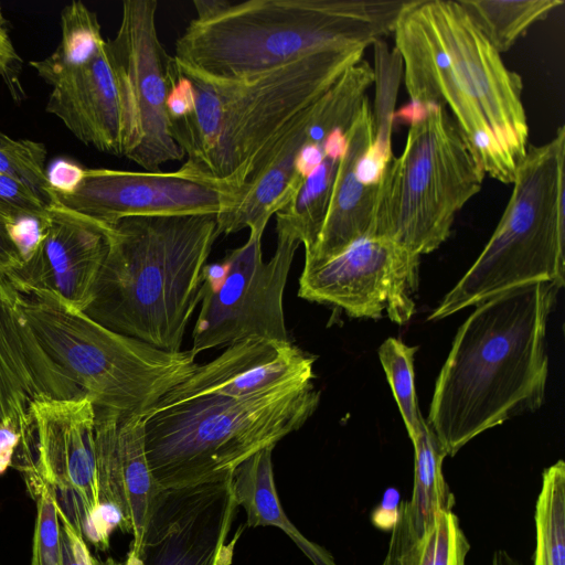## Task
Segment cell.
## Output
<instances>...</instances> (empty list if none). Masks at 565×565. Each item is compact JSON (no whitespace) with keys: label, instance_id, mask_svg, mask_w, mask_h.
Listing matches in <instances>:
<instances>
[{"label":"cell","instance_id":"cell-1","mask_svg":"<svg viewBox=\"0 0 565 565\" xmlns=\"http://www.w3.org/2000/svg\"><path fill=\"white\" fill-rule=\"evenodd\" d=\"M393 34L411 103L448 107L484 175L511 184L530 146L522 77L459 1L408 0Z\"/></svg>","mask_w":565,"mask_h":565},{"label":"cell","instance_id":"cell-2","mask_svg":"<svg viewBox=\"0 0 565 565\" xmlns=\"http://www.w3.org/2000/svg\"><path fill=\"white\" fill-rule=\"evenodd\" d=\"M559 289L551 282L515 287L476 306L459 327L426 420L447 456L542 406L548 375L546 327Z\"/></svg>","mask_w":565,"mask_h":565},{"label":"cell","instance_id":"cell-3","mask_svg":"<svg viewBox=\"0 0 565 565\" xmlns=\"http://www.w3.org/2000/svg\"><path fill=\"white\" fill-rule=\"evenodd\" d=\"M365 49L326 50L233 79L177 63L194 90L193 111L171 120L172 137L186 157L178 170L220 189L224 205L246 184L258 159L294 118L362 61Z\"/></svg>","mask_w":565,"mask_h":565},{"label":"cell","instance_id":"cell-4","mask_svg":"<svg viewBox=\"0 0 565 565\" xmlns=\"http://www.w3.org/2000/svg\"><path fill=\"white\" fill-rule=\"evenodd\" d=\"M407 2L194 0L174 58L212 77H249L321 51L375 44L393 33Z\"/></svg>","mask_w":565,"mask_h":565},{"label":"cell","instance_id":"cell-5","mask_svg":"<svg viewBox=\"0 0 565 565\" xmlns=\"http://www.w3.org/2000/svg\"><path fill=\"white\" fill-rule=\"evenodd\" d=\"M218 236L216 214L119 220L109 226L108 250L83 312L115 332L181 351Z\"/></svg>","mask_w":565,"mask_h":565},{"label":"cell","instance_id":"cell-6","mask_svg":"<svg viewBox=\"0 0 565 565\" xmlns=\"http://www.w3.org/2000/svg\"><path fill=\"white\" fill-rule=\"evenodd\" d=\"M313 382L248 396L205 395L145 416V444L160 489L218 482L246 459L298 430L316 412Z\"/></svg>","mask_w":565,"mask_h":565},{"label":"cell","instance_id":"cell-7","mask_svg":"<svg viewBox=\"0 0 565 565\" xmlns=\"http://www.w3.org/2000/svg\"><path fill=\"white\" fill-rule=\"evenodd\" d=\"M511 184V196L490 239L428 321L527 284L564 286V126L550 141L527 147Z\"/></svg>","mask_w":565,"mask_h":565},{"label":"cell","instance_id":"cell-8","mask_svg":"<svg viewBox=\"0 0 565 565\" xmlns=\"http://www.w3.org/2000/svg\"><path fill=\"white\" fill-rule=\"evenodd\" d=\"M399 116L408 120V134L380 179L370 236L420 256L448 239L486 175L445 106L411 103Z\"/></svg>","mask_w":565,"mask_h":565},{"label":"cell","instance_id":"cell-9","mask_svg":"<svg viewBox=\"0 0 565 565\" xmlns=\"http://www.w3.org/2000/svg\"><path fill=\"white\" fill-rule=\"evenodd\" d=\"M20 295L44 351L96 408L146 416L198 366L190 350H161L115 332L52 296Z\"/></svg>","mask_w":565,"mask_h":565},{"label":"cell","instance_id":"cell-10","mask_svg":"<svg viewBox=\"0 0 565 565\" xmlns=\"http://www.w3.org/2000/svg\"><path fill=\"white\" fill-rule=\"evenodd\" d=\"M276 232V248L268 262L263 258L264 231L249 230L244 245L230 250L222 263L204 266L201 309L190 349L194 356L249 338L289 341L282 297L301 242L277 220Z\"/></svg>","mask_w":565,"mask_h":565},{"label":"cell","instance_id":"cell-11","mask_svg":"<svg viewBox=\"0 0 565 565\" xmlns=\"http://www.w3.org/2000/svg\"><path fill=\"white\" fill-rule=\"evenodd\" d=\"M157 11V0H125L118 31L106 40L120 95L122 157L149 172L184 158L167 110L177 62L159 39Z\"/></svg>","mask_w":565,"mask_h":565},{"label":"cell","instance_id":"cell-12","mask_svg":"<svg viewBox=\"0 0 565 565\" xmlns=\"http://www.w3.org/2000/svg\"><path fill=\"white\" fill-rule=\"evenodd\" d=\"M420 256L381 237H364L326 263L302 270L298 296L339 307L353 318L386 312L403 324L415 312Z\"/></svg>","mask_w":565,"mask_h":565},{"label":"cell","instance_id":"cell-13","mask_svg":"<svg viewBox=\"0 0 565 565\" xmlns=\"http://www.w3.org/2000/svg\"><path fill=\"white\" fill-rule=\"evenodd\" d=\"M33 467L23 476L34 499L49 486L73 526L83 531L98 507L96 407L87 394L32 404Z\"/></svg>","mask_w":565,"mask_h":565},{"label":"cell","instance_id":"cell-14","mask_svg":"<svg viewBox=\"0 0 565 565\" xmlns=\"http://www.w3.org/2000/svg\"><path fill=\"white\" fill-rule=\"evenodd\" d=\"M232 477L160 489L141 543L124 565H231L241 531L227 542L237 511Z\"/></svg>","mask_w":565,"mask_h":565},{"label":"cell","instance_id":"cell-15","mask_svg":"<svg viewBox=\"0 0 565 565\" xmlns=\"http://www.w3.org/2000/svg\"><path fill=\"white\" fill-rule=\"evenodd\" d=\"M85 394L44 351L21 308V295L0 275V427L20 434L13 466L33 461L31 406Z\"/></svg>","mask_w":565,"mask_h":565},{"label":"cell","instance_id":"cell-16","mask_svg":"<svg viewBox=\"0 0 565 565\" xmlns=\"http://www.w3.org/2000/svg\"><path fill=\"white\" fill-rule=\"evenodd\" d=\"M64 207L110 226L127 216L217 214L223 192L212 184L174 172L85 169L77 188L55 194Z\"/></svg>","mask_w":565,"mask_h":565},{"label":"cell","instance_id":"cell-17","mask_svg":"<svg viewBox=\"0 0 565 565\" xmlns=\"http://www.w3.org/2000/svg\"><path fill=\"white\" fill-rule=\"evenodd\" d=\"M109 226L56 201L31 256L4 276L22 295L44 294L84 311L108 250Z\"/></svg>","mask_w":565,"mask_h":565},{"label":"cell","instance_id":"cell-18","mask_svg":"<svg viewBox=\"0 0 565 565\" xmlns=\"http://www.w3.org/2000/svg\"><path fill=\"white\" fill-rule=\"evenodd\" d=\"M313 363L290 341L249 338L198 364L154 408L205 395L248 397L305 384L315 377Z\"/></svg>","mask_w":565,"mask_h":565},{"label":"cell","instance_id":"cell-19","mask_svg":"<svg viewBox=\"0 0 565 565\" xmlns=\"http://www.w3.org/2000/svg\"><path fill=\"white\" fill-rule=\"evenodd\" d=\"M374 139V118L369 98L363 102L347 132V148L334 179L326 218L303 269H312L371 234L377 184L366 185L358 164Z\"/></svg>","mask_w":565,"mask_h":565},{"label":"cell","instance_id":"cell-20","mask_svg":"<svg viewBox=\"0 0 565 565\" xmlns=\"http://www.w3.org/2000/svg\"><path fill=\"white\" fill-rule=\"evenodd\" d=\"M52 87L47 113L83 143L122 157L120 95L106 43L89 64L66 74Z\"/></svg>","mask_w":565,"mask_h":565},{"label":"cell","instance_id":"cell-21","mask_svg":"<svg viewBox=\"0 0 565 565\" xmlns=\"http://www.w3.org/2000/svg\"><path fill=\"white\" fill-rule=\"evenodd\" d=\"M95 435L106 447L128 503L134 536L129 555L140 546L157 486L147 458L145 416L96 408Z\"/></svg>","mask_w":565,"mask_h":565},{"label":"cell","instance_id":"cell-22","mask_svg":"<svg viewBox=\"0 0 565 565\" xmlns=\"http://www.w3.org/2000/svg\"><path fill=\"white\" fill-rule=\"evenodd\" d=\"M274 448L266 447L254 454L232 473L234 498L246 512L247 526H276L289 536L312 565H337L332 554L308 540L284 511L274 479Z\"/></svg>","mask_w":565,"mask_h":565},{"label":"cell","instance_id":"cell-23","mask_svg":"<svg viewBox=\"0 0 565 565\" xmlns=\"http://www.w3.org/2000/svg\"><path fill=\"white\" fill-rule=\"evenodd\" d=\"M351 124L333 129L324 141V158L320 166L303 181L295 199L276 220L287 224L310 254L320 235L340 161L347 148V132Z\"/></svg>","mask_w":565,"mask_h":565},{"label":"cell","instance_id":"cell-24","mask_svg":"<svg viewBox=\"0 0 565 565\" xmlns=\"http://www.w3.org/2000/svg\"><path fill=\"white\" fill-rule=\"evenodd\" d=\"M411 440L414 446V484L407 507L413 527L420 537L438 513L452 511L455 497L443 472L447 452L426 420Z\"/></svg>","mask_w":565,"mask_h":565},{"label":"cell","instance_id":"cell-25","mask_svg":"<svg viewBox=\"0 0 565 565\" xmlns=\"http://www.w3.org/2000/svg\"><path fill=\"white\" fill-rule=\"evenodd\" d=\"M61 31L56 50L43 60L30 62L38 75L51 86L66 74L89 64L106 43L97 14L82 1H73L63 8Z\"/></svg>","mask_w":565,"mask_h":565},{"label":"cell","instance_id":"cell-26","mask_svg":"<svg viewBox=\"0 0 565 565\" xmlns=\"http://www.w3.org/2000/svg\"><path fill=\"white\" fill-rule=\"evenodd\" d=\"M492 47L502 54L563 0H458Z\"/></svg>","mask_w":565,"mask_h":565},{"label":"cell","instance_id":"cell-27","mask_svg":"<svg viewBox=\"0 0 565 565\" xmlns=\"http://www.w3.org/2000/svg\"><path fill=\"white\" fill-rule=\"evenodd\" d=\"M536 544L533 565H565V463L543 471L535 504Z\"/></svg>","mask_w":565,"mask_h":565},{"label":"cell","instance_id":"cell-28","mask_svg":"<svg viewBox=\"0 0 565 565\" xmlns=\"http://www.w3.org/2000/svg\"><path fill=\"white\" fill-rule=\"evenodd\" d=\"M417 347H409L396 338H387L379 348V359L412 439L419 430L424 418L420 415L414 361Z\"/></svg>","mask_w":565,"mask_h":565},{"label":"cell","instance_id":"cell-29","mask_svg":"<svg viewBox=\"0 0 565 565\" xmlns=\"http://www.w3.org/2000/svg\"><path fill=\"white\" fill-rule=\"evenodd\" d=\"M46 148L30 139H14L0 131V174L28 186L47 207L55 193L46 174Z\"/></svg>","mask_w":565,"mask_h":565},{"label":"cell","instance_id":"cell-30","mask_svg":"<svg viewBox=\"0 0 565 565\" xmlns=\"http://www.w3.org/2000/svg\"><path fill=\"white\" fill-rule=\"evenodd\" d=\"M469 550L458 516L441 512L418 540L416 565H466Z\"/></svg>","mask_w":565,"mask_h":565},{"label":"cell","instance_id":"cell-31","mask_svg":"<svg viewBox=\"0 0 565 565\" xmlns=\"http://www.w3.org/2000/svg\"><path fill=\"white\" fill-rule=\"evenodd\" d=\"M36 502V518L30 565H63L60 516L52 489L43 484Z\"/></svg>","mask_w":565,"mask_h":565},{"label":"cell","instance_id":"cell-32","mask_svg":"<svg viewBox=\"0 0 565 565\" xmlns=\"http://www.w3.org/2000/svg\"><path fill=\"white\" fill-rule=\"evenodd\" d=\"M391 531L388 550L381 565H416L419 537L413 527L407 501L399 504Z\"/></svg>","mask_w":565,"mask_h":565},{"label":"cell","instance_id":"cell-33","mask_svg":"<svg viewBox=\"0 0 565 565\" xmlns=\"http://www.w3.org/2000/svg\"><path fill=\"white\" fill-rule=\"evenodd\" d=\"M58 516L63 565H120L113 559L106 563L97 561L92 555L82 532L73 526L61 510Z\"/></svg>","mask_w":565,"mask_h":565},{"label":"cell","instance_id":"cell-34","mask_svg":"<svg viewBox=\"0 0 565 565\" xmlns=\"http://www.w3.org/2000/svg\"><path fill=\"white\" fill-rule=\"evenodd\" d=\"M0 202L22 213L45 217L49 207L23 183L0 174Z\"/></svg>","mask_w":565,"mask_h":565},{"label":"cell","instance_id":"cell-35","mask_svg":"<svg viewBox=\"0 0 565 565\" xmlns=\"http://www.w3.org/2000/svg\"><path fill=\"white\" fill-rule=\"evenodd\" d=\"M20 67L21 58L8 33L7 22L0 4V76L17 100L23 98V89L19 81Z\"/></svg>","mask_w":565,"mask_h":565},{"label":"cell","instance_id":"cell-36","mask_svg":"<svg viewBox=\"0 0 565 565\" xmlns=\"http://www.w3.org/2000/svg\"><path fill=\"white\" fill-rule=\"evenodd\" d=\"M20 214L25 213L0 202V275H6L23 263L10 232L11 224Z\"/></svg>","mask_w":565,"mask_h":565},{"label":"cell","instance_id":"cell-37","mask_svg":"<svg viewBox=\"0 0 565 565\" xmlns=\"http://www.w3.org/2000/svg\"><path fill=\"white\" fill-rule=\"evenodd\" d=\"M85 169L67 159H57L51 163L46 174L54 193H72L82 181Z\"/></svg>","mask_w":565,"mask_h":565},{"label":"cell","instance_id":"cell-38","mask_svg":"<svg viewBox=\"0 0 565 565\" xmlns=\"http://www.w3.org/2000/svg\"><path fill=\"white\" fill-rule=\"evenodd\" d=\"M178 68V67H177ZM194 109V90L191 81L178 71V78L167 99V110L171 120L190 115Z\"/></svg>","mask_w":565,"mask_h":565},{"label":"cell","instance_id":"cell-39","mask_svg":"<svg viewBox=\"0 0 565 565\" xmlns=\"http://www.w3.org/2000/svg\"><path fill=\"white\" fill-rule=\"evenodd\" d=\"M20 443V434L12 425L0 427V476L12 466L15 450Z\"/></svg>","mask_w":565,"mask_h":565},{"label":"cell","instance_id":"cell-40","mask_svg":"<svg viewBox=\"0 0 565 565\" xmlns=\"http://www.w3.org/2000/svg\"><path fill=\"white\" fill-rule=\"evenodd\" d=\"M492 565H522L513 558L507 551L498 550L492 556Z\"/></svg>","mask_w":565,"mask_h":565}]
</instances>
